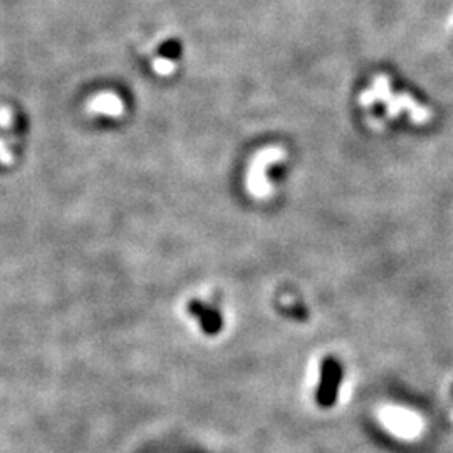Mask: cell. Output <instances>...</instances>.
I'll use <instances>...</instances> for the list:
<instances>
[{"label": "cell", "mask_w": 453, "mask_h": 453, "mask_svg": "<svg viewBox=\"0 0 453 453\" xmlns=\"http://www.w3.org/2000/svg\"><path fill=\"white\" fill-rule=\"evenodd\" d=\"M282 156H284V151H282L281 148H271V150H264L262 153H259L257 158L254 160L249 172V178H247V187H249V192L254 196H260V199H262V196L271 195L272 188L271 183H269L266 178V168L271 163L279 161Z\"/></svg>", "instance_id": "1"}, {"label": "cell", "mask_w": 453, "mask_h": 453, "mask_svg": "<svg viewBox=\"0 0 453 453\" xmlns=\"http://www.w3.org/2000/svg\"><path fill=\"white\" fill-rule=\"evenodd\" d=\"M341 381H343V367L334 358H326L321 365V381L317 388L316 400L322 408H331L338 400Z\"/></svg>", "instance_id": "2"}, {"label": "cell", "mask_w": 453, "mask_h": 453, "mask_svg": "<svg viewBox=\"0 0 453 453\" xmlns=\"http://www.w3.org/2000/svg\"><path fill=\"white\" fill-rule=\"evenodd\" d=\"M188 311L199 319L201 329L205 331V334L215 336L220 333L222 316L215 311V309H210L205 306V304H200V302H192L190 306H188Z\"/></svg>", "instance_id": "3"}]
</instances>
